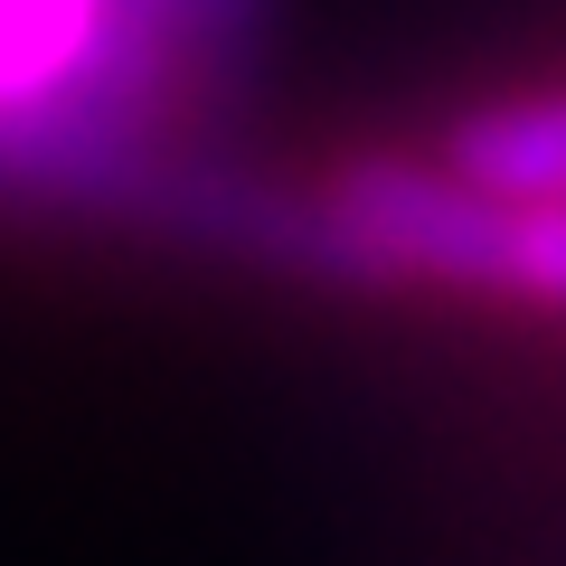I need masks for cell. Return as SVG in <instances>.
Here are the masks:
<instances>
[{"label": "cell", "instance_id": "obj_1", "mask_svg": "<svg viewBox=\"0 0 566 566\" xmlns=\"http://www.w3.org/2000/svg\"><path fill=\"white\" fill-rule=\"evenodd\" d=\"M255 0H0V189L180 208L170 133L237 66Z\"/></svg>", "mask_w": 566, "mask_h": 566}, {"label": "cell", "instance_id": "obj_2", "mask_svg": "<svg viewBox=\"0 0 566 566\" xmlns=\"http://www.w3.org/2000/svg\"><path fill=\"white\" fill-rule=\"evenodd\" d=\"M444 161L472 189L510 199V208H557L566 199V85L557 95H510V104L463 114L453 142H444Z\"/></svg>", "mask_w": 566, "mask_h": 566}, {"label": "cell", "instance_id": "obj_3", "mask_svg": "<svg viewBox=\"0 0 566 566\" xmlns=\"http://www.w3.org/2000/svg\"><path fill=\"white\" fill-rule=\"evenodd\" d=\"M510 303L566 312V199L557 208H510Z\"/></svg>", "mask_w": 566, "mask_h": 566}]
</instances>
